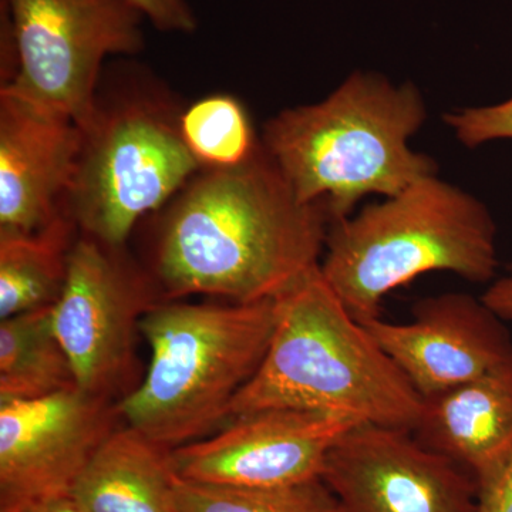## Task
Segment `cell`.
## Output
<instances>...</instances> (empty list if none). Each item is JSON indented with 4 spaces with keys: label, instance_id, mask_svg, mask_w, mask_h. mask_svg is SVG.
<instances>
[{
    "label": "cell",
    "instance_id": "cell-3",
    "mask_svg": "<svg viewBox=\"0 0 512 512\" xmlns=\"http://www.w3.org/2000/svg\"><path fill=\"white\" fill-rule=\"evenodd\" d=\"M423 406V397L350 315L319 265L276 299L274 335L261 366L232 402L229 420L293 409L413 431Z\"/></svg>",
    "mask_w": 512,
    "mask_h": 512
},
{
    "label": "cell",
    "instance_id": "cell-7",
    "mask_svg": "<svg viewBox=\"0 0 512 512\" xmlns=\"http://www.w3.org/2000/svg\"><path fill=\"white\" fill-rule=\"evenodd\" d=\"M18 73L8 89L72 117L92 120L104 64L146 46V19L124 0H0ZM0 87V89H3Z\"/></svg>",
    "mask_w": 512,
    "mask_h": 512
},
{
    "label": "cell",
    "instance_id": "cell-16",
    "mask_svg": "<svg viewBox=\"0 0 512 512\" xmlns=\"http://www.w3.org/2000/svg\"><path fill=\"white\" fill-rule=\"evenodd\" d=\"M79 234L67 212L32 234L0 232V319L56 305Z\"/></svg>",
    "mask_w": 512,
    "mask_h": 512
},
{
    "label": "cell",
    "instance_id": "cell-9",
    "mask_svg": "<svg viewBox=\"0 0 512 512\" xmlns=\"http://www.w3.org/2000/svg\"><path fill=\"white\" fill-rule=\"evenodd\" d=\"M123 423L119 402L79 387L43 399L0 402V512L69 494Z\"/></svg>",
    "mask_w": 512,
    "mask_h": 512
},
{
    "label": "cell",
    "instance_id": "cell-20",
    "mask_svg": "<svg viewBox=\"0 0 512 512\" xmlns=\"http://www.w3.org/2000/svg\"><path fill=\"white\" fill-rule=\"evenodd\" d=\"M444 123L467 148H478L497 140H512V97L483 107L447 111Z\"/></svg>",
    "mask_w": 512,
    "mask_h": 512
},
{
    "label": "cell",
    "instance_id": "cell-13",
    "mask_svg": "<svg viewBox=\"0 0 512 512\" xmlns=\"http://www.w3.org/2000/svg\"><path fill=\"white\" fill-rule=\"evenodd\" d=\"M82 140L72 117L0 89V232L32 234L67 212Z\"/></svg>",
    "mask_w": 512,
    "mask_h": 512
},
{
    "label": "cell",
    "instance_id": "cell-22",
    "mask_svg": "<svg viewBox=\"0 0 512 512\" xmlns=\"http://www.w3.org/2000/svg\"><path fill=\"white\" fill-rule=\"evenodd\" d=\"M477 512H512V456L493 480L478 488Z\"/></svg>",
    "mask_w": 512,
    "mask_h": 512
},
{
    "label": "cell",
    "instance_id": "cell-5",
    "mask_svg": "<svg viewBox=\"0 0 512 512\" xmlns=\"http://www.w3.org/2000/svg\"><path fill=\"white\" fill-rule=\"evenodd\" d=\"M275 323L276 299L157 302L141 320L150 363L119 402L124 423L167 450L217 433L261 366Z\"/></svg>",
    "mask_w": 512,
    "mask_h": 512
},
{
    "label": "cell",
    "instance_id": "cell-12",
    "mask_svg": "<svg viewBox=\"0 0 512 512\" xmlns=\"http://www.w3.org/2000/svg\"><path fill=\"white\" fill-rule=\"evenodd\" d=\"M407 323L375 318L363 322L423 400L484 375L512 353V336L501 319L470 293L447 292L421 299Z\"/></svg>",
    "mask_w": 512,
    "mask_h": 512
},
{
    "label": "cell",
    "instance_id": "cell-10",
    "mask_svg": "<svg viewBox=\"0 0 512 512\" xmlns=\"http://www.w3.org/2000/svg\"><path fill=\"white\" fill-rule=\"evenodd\" d=\"M322 480L342 512H477L473 476L397 427H350L329 451Z\"/></svg>",
    "mask_w": 512,
    "mask_h": 512
},
{
    "label": "cell",
    "instance_id": "cell-8",
    "mask_svg": "<svg viewBox=\"0 0 512 512\" xmlns=\"http://www.w3.org/2000/svg\"><path fill=\"white\" fill-rule=\"evenodd\" d=\"M160 301L153 276L124 247L79 234L53 326L80 390L121 402L136 389L141 320Z\"/></svg>",
    "mask_w": 512,
    "mask_h": 512
},
{
    "label": "cell",
    "instance_id": "cell-23",
    "mask_svg": "<svg viewBox=\"0 0 512 512\" xmlns=\"http://www.w3.org/2000/svg\"><path fill=\"white\" fill-rule=\"evenodd\" d=\"M12 512H87L82 505L77 504L76 501L67 495H60V497L46 498V500L35 501L19 508V510Z\"/></svg>",
    "mask_w": 512,
    "mask_h": 512
},
{
    "label": "cell",
    "instance_id": "cell-6",
    "mask_svg": "<svg viewBox=\"0 0 512 512\" xmlns=\"http://www.w3.org/2000/svg\"><path fill=\"white\" fill-rule=\"evenodd\" d=\"M181 111L151 86L99 89L66 202L80 234L126 247L138 222L200 173L181 136Z\"/></svg>",
    "mask_w": 512,
    "mask_h": 512
},
{
    "label": "cell",
    "instance_id": "cell-4",
    "mask_svg": "<svg viewBox=\"0 0 512 512\" xmlns=\"http://www.w3.org/2000/svg\"><path fill=\"white\" fill-rule=\"evenodd\" d=\"M497 225L483 201L439 175L333 221L320 272L359 322L417 276L451 272L487 284L497 275Z\"/></svg>",
    "mask_w": 512,
    "mask_h": 512
},
{
    "label": "cell",
    "instance_id": "cell-2",
    "mask_svg": "<svg viewBox=\"0 0 512 512\" xmlns=\"http://www.w3.org/2000/svg\"><path fill=\"white\" fill-rule=\"evenodd\" d=\"M426 119L416 84L356 70L326 99L279 111L261 143L296 197L325 204L333 222L367 195L393 197L439 175L433 157L410 147Z\"/></svg>",
    "mask_w": 512,
    "mask_h": 512
},
{
    "label": "cell",
    "instance_id": "cell-19",
    "mask_svg": "<svg viewBox=\"0 0 512 512\" xmlns=\"http://www.w3.org/2000/svg\"><path fill=\"white\" fill-rule=\"evenodd\" d=\"M180 512H342L322 478L275 487H227L175 476Z\"/></svg>",
    "mask_w": 512,
    "mask_h": 512
},
{
    "label": "cell",
    "instance_id": "cell-18",
    "mask_svg": "<svg viewBox=\"0 0 512 512\" xmlns=\"http://www.w3.org/2000/svg\"><path fill=\"white\" fill-rule=\"evenodd\" d=\"M180 131L201 171L241 167L262 146L244 104L229 94H212L190 104L181 111Z\"/></svg>",
    "mask_w": 512,
    "mask_h": 512
},
{
    "label": "cell",
    "instance_id": "cell-11",
    "mask_svg": "<svg viewBox=\"0 0 512 512\" xmlns=\"http://www.w3.org/2000/svg\"><path fill=\"white\" fill-rule=\"evenodd\" d=\"M342 414L274 409L234 417L205 439L171 450L175 476L227 487H275L322 478L336 441L355 424Z\"/></svg>",
    "mask_w": 512,
    "mask_h": 512
},
{
    "label": "cell",
    "instance_id": "cell-1",
    "mask_svg": "<svg viewBox=\"0 0 512 512\" xmlns=\"http://www.w3.org/2000/svg\"><path fill=\"white\" fill-rule=\"evenodd\" d=\"M151 266L163 301H271L320 265L332 218L296 197L264 147L241 167L200 171L157 212Z\"/></svg>",
    "mask_w": 512,
    "mask_h": 512
},
{
    "label": "cell",
    "instance_id": "cell-14",
    "mask_svg": "<svg viewBox=\"0 0 512 512\" xmlns=\"http://www.w3.org/2000/svg\"><path fill=\"white\" fill-rule=\"evenodd\" d=\"M412 433L477 481L493 480L512 456V353L484 375L424 400Z\"/></svg>",
    "mask_w": 512,
    "mask_h": 512
},
{
    "label": "cell",
    "instance_id": "cell-21",
    "mask_svg": "<svg viewBox=\"0 0 512 512\" xmlns=\"http://www.w3.org/2000/svg\"><path fill=\"white\" fill-rule=\"evenodd\" d=\"M143 15L147 22L164 33L190 35L198 28V19L187 0H124Z\"/></svg>",
    "mask_w": 512,
    "mask_h": 512
},
{
    "label": "cell",
    "instance_id": "cell-15",
    "mask_svg": "<svg viewBox=\"0 0 512 512\" xmlns=\"http://www.w3.org/2000/svg\"><path fill=\"white\" fill-rule=\"evenodd\" d=\"M171 450L121 424L70 490L87 512H180Z\"/></svg>",
    "mask_w": 512,
    "mask_h": 512
},
{
    "label": "cell",
    "instance_id": "cell-24",
    "mask_svg": "<svg viewBox=\"0 0 512 512\" xmlns=\"http://www.w3.org/2000/svg\"><path fill=\"white\" fill-rule=\"evenodd\" d=\"M508 275L512 276V262L508 265Z\"/></svg>",
    "mask_w": 512,
    "mask_h": 512
},
{
    "label": "cell",
    "instance_id": "cell-17",
    "mask_svg": "<svg viewBox=\"0 0 512 512\" xmlns=\"http://www.w3.org/2000/svg\"><path fill=\"white\" fill-rule=\"evenodd\" d=\"M77 387L52 308L0 320V402L43 399Z\"/></svg>",
    "mask_w": 512,
    "mask_h": 512
}]
</instances>
